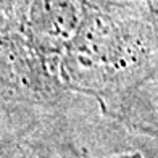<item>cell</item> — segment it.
<instances>
[{"instance_id": "obj_1", "label": "cell", "mask_w": 158, "mask_h": 158, "mask_svg": "<svg viewBox=\"0 0 158 158\" xmlns=\"http://www.w3.org/2000/svg\"><path fill=\"white\" fill-rule=\"evenodd\" d=\"M68 89L34 47L23 23L0 24V102L56 108Z\"/></svg>"}, {"instance_id": "obj_2", "label": "cell", "mask_w": 158, "mask_h": 158, "mask_svg": "<svg viewBox=\"0 0 158 158\" xmlns=\"http://www.w3.org/2000/svg\"><path fill=\"white\" fill-rule=\"evenodd\" d=\"M82 15L81 0H29L23 19L24 32L56 74L63 53L81 26Z\"/></svg>"}]
</instances>
